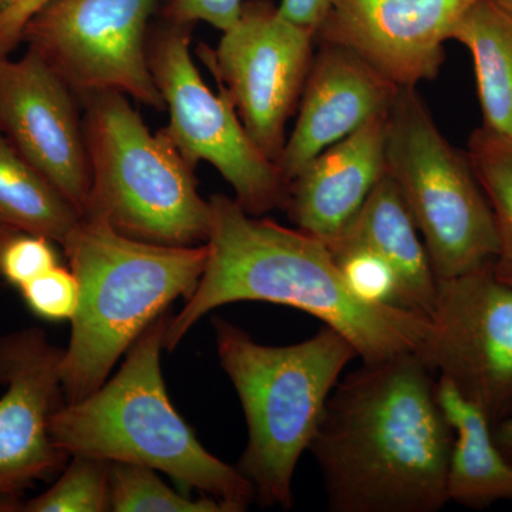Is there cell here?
Returning <instances> with one entry per match:
<instances>
[{
	"mask_svg": "<svg viewBox=\"0 0 512 512\" xmlns=\"http://www.w3.org/2000/svg\"><path fill=\"white\" fill-rule=\"evenodd\" d=\"M419 352L336 384L308 450L333 512H436L448 503L454 430Z\"/></svg>",
	"mask_w": 512,
	"mask_h": 512,
	"instance_id": "6da1fadb",
	"label": "cell"
},
{
	"mask_svg": "<svg viewBox=\"0 0 512 512\" xmlns=\"http://www.w3.org/2000/svg\"><path fill=\"white\" fill-rule=\"evenodd\" d=\"M208 201L207 265L184 308L168 319L164 349L177 348L198 320L220 306L269 302L322 320L348 339L365 363L419 352L430 318L360 299L320 239L248 214L235 198L217 194Z\"/></svg>",
	"mask_w": 512,
	"mask_h": 512,
	"instance_id": "7a4b0ae2",
	"label": "cell"
},
{
	"mask_svg": "<svg viewBox=\"0 0 512 512\" xmlns=\"http://www.w3.org/2000/svg\"><path fill=\"white\" fill-rule=\"evenodd\" d=\"M62 248L80 289L62 362L64 397L74 403L107 382L117 360L175 299L190 298L204 274L208 248L138 241L89 214Z\"/></svg>",
	"mask_w": 512,
	"mask_h": 512,
	"instance_id": "3957f363",
	"label": "cell"
},
{
	"mask_svg": "<svg viewBox=\"0 0 512 512\" xmlns=\"http://www.w3.org/2000/svg\"><path fill=\"white\" fill-rule=\"evenodd\" d=\"M168 319L164 313L144 330L113 379L80 402L64 403L50 419V436L69 457L150 467L227 512L245 511L255 500L248 478L202 446L168 397L160 360Z\"/></svg>",
	"mask_w": 512,
	"mask_h": 512,
	"instance_id": "277c9868",
	"label": "cell"
},
{
	"mask_svg": "<svg viewBox=\"0 0 512 512\" xmlns=\"http://www.w3.org/2000/svg\"><path fill=\"white\" fill-rule=\"evenodd\" d=\"M212 323L218 359L247 420L248 444L238 470L259 504L289 510L299 458L311 446L330 393L356 349L328 326L295 345L266 346L228 320Z\"/></svg>",
	"mask_w": 512,
	"mask_h": 512,
	"instance_id": "5b68a950",
	"label": "cell"
},
{
	"mask_svg": "<svg viewBox=\"0 0 512 512\" xmlns=\"http://www.w3.org/2000/svg\"><path fill=\"white\" fill-rule=\"evenodd\" d=\"M79 97L92 174L83 215H99L138 241L205 244L210 201L198 192L194 168L160 131L148 130L126 94L107 90Z\"/></svg>",
	"mask_w": 512,
	"mask_h": 512,
	"instance_id": "8992f818",
	"label": "cell"
},
{
	"mask_svg": "<svg viewBox=\"0 0 512 512\" xmlns=\"http://www.w3.org/2000/svg\"><path fill=\"white\" fill-rule=\"evenodd\" d=\"M384 153L437 282L493 265L497 228L470 157L448 143L412 87H400L389 111Z\"/></svg>",
	"mask_w": 512,
	"mask_h": 512,
	"instance_id": "52a82bcc",
	"label": "cell"
},
{
	"mask_svg": "<svg viewBox=\"0 0 512 512\" xmlns=\"http://www.w3.org/2000/svg\"><path fill=\"white\" fill-rule=\"evenodd\" d=\"M191 36V25L161 18L148 32V64L170 113L160 133L192 168L201 161L217 168L248 214L261 217L284 208L285 175L256 146L228 94H215L201 79L192 62Z\"/></svg>",
	"mask_w": 512,
	"mask_h": 512,
	"instance_id": "ba28073f",
	"label": "cell"
},
{
	"mask_svg": "<svg viewBox=\"0 0 512 512\" xmlns=\"http://www.w3.org/2000/svg\"><path fill=\"white\" fill-rule=\"evenodd\" d=\"M161 0H49L26 23L35 49L74 93L119 92L165 104L148 64L150 20Z\"/></svg>",
	"mask_w": 512,
	"mask_h": 512,
	"instance_id": "9c48e42d",
	"label": "cell"
},
{
	"mask_svg": "<svg viewBox=\"0 0 512 512\" xmlns=\"http://www.w3.org/2000/svg\"><path fill=\"white\" fill-rule=\"evenodd\" d=\"M313 40L312 30L289 22L274 3L249 0L217 49L198 50L249 136L276 164L311 70Z\"/></svg>",
	"mask_w": 512,
	"mask_h": 512,
	"instance_id": "30bf717a",
	"label": "cell"
},
{
	"mask_svg": "<svg viewBox=\"0 0 512 512\" xmlns=\"http://www.w3.org/2000/svg\"><path fill=\"white\" fill-rule=\"evenodd\" d=\"M491 266L439 282L419 353L497 424L512 414V285Z\"/></svg>",
	"mask_w": 512,
	"mask_h": 512,
	"instance_id": "8fae6325",
	"label": "cell"
},
{
	"mask_svg": "<svg viewBox=\"0 0 512 512\" xmlns=\"http://www.w3.org/2000/svg\"><path fill=\"white\" fill-rule=\"evenodd\" d=\"M74 94L32 47L0 56V133L83 214L92 174Z\"/></svg>",
	"mask_w": 512,
	"mask_h": 512,
	"instance_id": "7c38bea8",
	"label": "cell"
},
{
	"mask_svg": "<svg viewBox=\"0 0 512 512\" xmlns=\"http://www.w3.org/2000/svg\"><path fill=\"white\" fill-rule=\"evenodd\" d=\"M64 349L37 328L0 338V504L63 468L67 454L50 436L53 414L66 403Z\"/></svg>",
	"mask_w": 512,
	"mask_h": 512,
	"instance_id": "4fadbf2b",
	"label": "cell"
},
{
	"mask_svg": "<svg viewBox=\"0 0 512 512\" xmlns=\"http://www.w3.org/2000/svg\"><path fill=\"white\" fill-rule=\"evenodd\" d=\"M477 0H335L315 39L346 47L397 87L434 80L444 43Z\"/></svg>",
	"mask_w": 512,
	"mask_h": 512,
	"instance_id": "5bb4252c",
	"label": "cell"
},
{
	"mask_svg": "<svg viewBox=\"0 0 512 512\" xmlns=\"http://www.w3.org/2000/svg\"><path fill=\"white\" fill-rule=\"evenodd\" d=\"M399 89L352 50L322 43L299 101L298 121L278 161L286 181L326 148L389 113Z\"/></svg>",
	"mask_w": 512,
	"mask_h": 512,
	"instance_id": "9a60e30c",
	"label": "cell"
},
{
	"mask_svg": "<svg viewBox=\"0 0 512 512\" xmlns=\"http://www.w3.org/2000/svg\"><path fill=\"white\" fill-rule=\"evenodd\" d=\"M387 116L326 148L289 183L284 208L298 229L323 244L345 231L387 174Z\"/></svg>",
	"mask_w": 512,
	"mask_h": 512,
	"instance_id": "2e32d148",
	"label": "cell"
},
{
	"mask_svg": "<svg viewBox=\"0 0 512 512\" xmlns=\"http://www.w3.org/2000/svg\"><path fill=\"white\" fill-rule=\"evenodd\" d=\"M325 245L372 249L393 269L397 305L430 318L439 282L412 215L389 175L376 185L345 231Z\"/></svg>",
	"mask_w": 512,
	"mask_h": 512,
	"instance_id": "e0dca14e",
	"label": "cell"
},
{
	"mask_svg": "<svg viewBox=\"0 0 512 512\" xmlns=\"http://www.w3.org/2000/svg\"><path fill=\"white\" fill-rule=\"evenodd\" d=\"M437 399L454 430L448 500L468 508L512 500V461L495 443L493 423L480 407L440 376Z\"/></svg>",
	"mask_w": 512,
	"mask_h": 512,
	"instance_id": "ac0fdd59",
	"label": "cell"
},
{
	"mask_svg": "<svg viewBox=\"0 0 512 512\" xmlns=\"http://www.w3.org/2000/svg\"><path fill=\"white\" fill-rule=\"evenodd\" d=\"M450 40L473 56L481 127L512 136V16L493 0H477L457 20Z\"/></svg>",
	"mask_w": 512,
	"mask_h": 512,
	"instance_id": "d6986e66",
	"label": "cell"
},
{
	"mask_svg": "<svg viewBox=\"0 0 512 512\" xmlns=\"http://www.w3.org/2000/svg\"><path fill=\"white\" fill-rule=\"evenodd\" d=\"M82 211L0 133V224L64 244Z\"/></svg>",
	"mask_w": 512,
	"mask_h": 512,
	"instance_id": "ffe728a7",
	"label": "cell"
},
{
	"mask_svg": "<svg viewBox=\"0 0 512 512\" xmlns=\"http://www.w3.org/2000/svg\"><path fill=\"white\" fill-rule=\"evenodd\" d=\"M467 154L493 210L498 254L494 275L512 285V136L476 128L468 138Z\"/></svg>",
	"mask_w": 512,
	"mask_h": 512,
	"instance_id": "44dd1931",
	"label": "cell"
},
{
	"mask_svg": "<svg viewBox=\"0 0 512 512\" xmlns=\"http://www.w3.org/2000/svg\"><path fill=\"white\" fill-rule=\"evenodd\" d=\"M109 485L114 512H227L210 495L192 500L177 493L156 470L138 464L110 463Z\"/></svg>",
	"mask_w": 512,
	"mask_h": 512,
	"instance_id": "7402d4cb",
	"label": "cell"
},
{
	"mask_svg": "<svg viewBox=\"0 0 512 512\" xmlns=\"http://www.w3.org/2000/svg\"><path fill=\"white\" fill-rule=\"evenodd\" d=\"M72 457L69 466L49 490L20 505L28 512L110 511V463L89 456Z\"/></svg>",
	"mask_w": 512,
	"mask_h": 512,
	"instance_id": "603a6c76",
	"label": "cell"
},
{
	"mask_svg": "<svg viewBox=\"0 0 512 512\" xmlns=\"http://www.w3.org/2000/svg\"><path fill=\"white\" fill-rule=\"evenodd\" d=\"M340 274L356 296L375 305H397L393 269L372 249L357 245L328 247Z\"/></svg>",
	"mask_w": 512,
	"mask_h": 512,
	"instance_id": "cb8c5ba5",
	"label": "cell"
},
{
	"mask_svg": "<svg viewBox=\"0 0 512 512\" xmlns=\"http://www.w3.org/2000/svg\"><path fill=\"white\" fill-rule=\"evenodd\" d=\"M30 311L47 320H72L79 306L80 289L72 269L56 265L20 286Z\"/></svg>",
	"mask_w": 512,
	"mask_h": 512,
	"instance_id": "d4e9b609",
	"label": "cell"
},
{
	"mask_svg": "<svg viewBox=\"0 0 512 512\" xmlns=\"http://www.w3.org/2000/svg\"><path fill=\"white\" fill-rule=\"evenodd\" d=\"M53 242L40 235H15L2 252L0 275L9 284L23 286L49 269L55 268L57 255Z\"/></svg>",
	"mask_w": 512,
	"mask_h": 512,
	"instance_id": "484cf974",
	"label": "cell"
},
{
	"mask_svg": "<svg viewBox=\"0 0 512 512\" xmlns=\"http://www.w3.org/2000/svg\"><path fill=\"white\" fill-rule=\"evenodd\" d=\"M242 5L244 0H165L160 18L191 26L205 22L224 32L237 22Z\"/></svg>",
	"mask_w": 512,
	"mask_h": 512,
	"instance_id": "4316f807",
	"label": "cell"
},
{
	"mask_svg": "<svg viewBox=\"0 0 512 512\" xmlns=\"http://www.w3.org/2000/svg\"><path fill=\"white\" fill-rule=\"evenodd\" d=\"M49 0H18L0 13V56H10L22 43L26 23Z\"/></svg>",
	"mask_w": 512,
	"mask_h": 512,
	"instance_id": "83f0119b",
	"label": "cell"
},
{
	"mask_svg": "<svg viewBox=\"0 0 512 512\" xmlns=\"http://www.w3.org/2000/svg\"><path fill=\"white\" fill-rule=\"evenodd\" d=\"M333 3L335 0H281L278 10L289 22L312 30L316 36Z\"/></svg>",
	"mask_w": 512,
	"mask_h": 512,
	"instance_id": "f1b7e54d",
	"label": "cell"
},
{
	"mask_svg": "<svg viewBox=\"0 0 512 512\" xmlns=\"http://www.w3.org/2000/svg\"><path fill=\"white\" fill-rule=\"evenodd\" d=\"M493 433L497 446L501 448L505 457L512 461V414L498 421V423L495 424Z\"/></svg>",
	"mask_w": 512,
	"mask_h": 512,
	"instance_id": "f546056e",
	"label": "cell"
},
{
	"mask_svg": "<svg viewBox=\"0 0 512 512\" xmlns=\"http://www.w3.org/2000/svg\"><path fill=\"white\" fill-rule=\"evenodd\" d=\"M18 234L19 232L15 231V229L5 227V225L0 224V258H2L3 249L8 245L10 239Z\"/></svg>",
	"mask_w": 512,
	"mask_h": 512,
	"instance_id": "4dcf8cb0",
	"label": "cell"
},
{
	"mask_svg": "<svg viewBox=\"0 0 512 512\" xmlns=\"http://www.w3.org/2000/svg\"><path fill=\"white\" fill-rule=\"evenodd\" d=\"M493 2L512 16V0H493Z\"/></svg>",
	"mask_w": 512,
	"mask_h": 512,
	"instance_id": "1f68e13d",
	"label": "cell"
},
{
	"mask_svg": "<svg viewBox=\"0 0 512 512\" xmlns=\"http://www.w3.org/2000/svg\"><path fill=\"white\" fill-rule=\"evenodd\" d=\"M16 2H18V0H0V13H2L3 10L9 9L10 6L15 5Z\"/></svg>",
	"mask_w": 512,
	"mask_h": 512,
	"instance_id": "d6a6232c",
	"label": "cell"
},
{
	"mask_svg": "<svg viewBox=\"0 0 512 512\" xmlns=\"http://www.w3.org/2000/svg\"><path fill=\"white\" fill-rule=\"evenodd\" d=\"M0 511H3V507H2V505H0Z\"/></svg>",
	"mask_w": 512,
	"mask_h": 512,
	"instance_id": "836d02e7",
	"label": "cell"
}]
</instances>
